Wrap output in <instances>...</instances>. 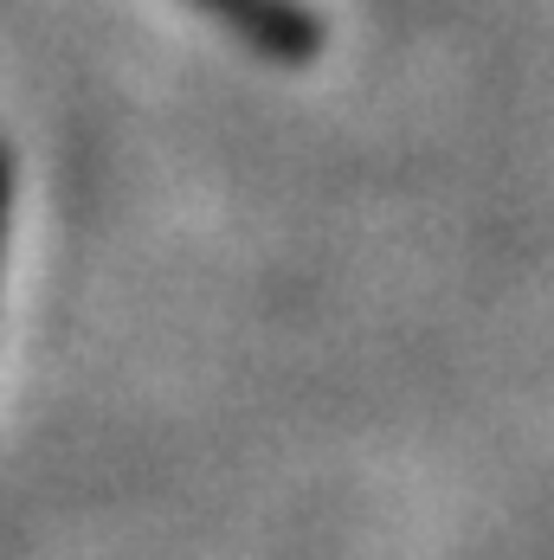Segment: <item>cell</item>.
<instances>
[{
    "label": "cell",
    "instance_id": "1",
    "mask_svg": "<svg viewBox=\"0 0 554 560\" xmlns=\"http://www.w3.org/2000/svg\"><path fill=\"white\" fill-rule=\"evenodd\" d=\"M200 7L220 13L245 46H258V52H272V58H310L323 46L316 20L303 7H290V0H200Z\"/></svg>",
    "mask_w": 554,
    "mask_h": 560
},
{
    "label": "cell",
    "instance_id": "2",
    "mask_svg": "<svg viewBox=\"0 0 554 560\" xmlns=\"http://www.w3.org/2000/svg\"><path fill=\"white\" fill-rule=\"evenodd\" d=\"M0 258H7V149H0Z\"/></svg>",
    "mask_w": 554,
    "mask_h": 560
}]
</instances>
